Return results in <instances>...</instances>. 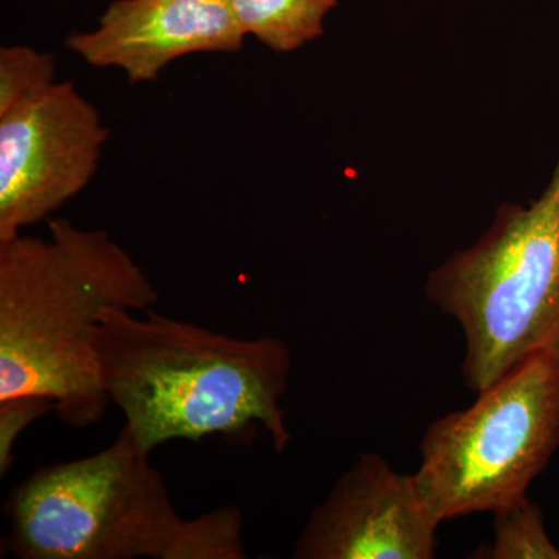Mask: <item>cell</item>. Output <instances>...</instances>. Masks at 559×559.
Segmentation results:
<instances>
[{
    "instance_id": "obj_1",
    "label": "cell",
    "mask_w": 559,
    "mask_h": 559,
    "mask_svg": "<svg viewBox=\"0 0 559 559\" xmlns=\"http://www.w3.org/2000/svg\"><path fill=\"white\" fill-rule=\"evenodd\" d=\"M160 299L138 261L105 230L49 219V238L0 242V401L49 400L86 429L105 417L95 336L109 308L143 312Z\"/></svg>"
},
{
    "instance_id": "obj_2",
    "label": "cell",
    "mask_w": 559,
    "mask_h": 559,
    "mask_svg": "<svg viewBox=\"0 0 559 559\" xmlns=\"http://www.w3.org/2000/svg\"><path fill=\"white\" fill-rule=\"evenodd\" d=\"M103 390L146 451L173 440L263 429L282 454L290 432L282 399L293 353L278 337L227 336L168 318L109 308L95 336Z\"/></svg>"
},
{
    "instance_id": "obj_3",
    "label": "cell",
    "mask_w": 559,
    "mask_h": 559,
    "mask_svg": "<svg viewBox=\"0 0 559 559\" xmlns=\"http://www.w3.org/2000/svg\"><path fill=\"white\" fill-rule=\"evenodd\" d=\"M127 428L105 450L36 469L10 492L7 554L17 559H245V516L224 506L180 516Z\"/></svg>"
},
{
    "instance_id": "obj_4",
    "label": "cell",
    "mask_w": 559,
    "mask_h": 559,
    "mask_svg": "<svg viewBox=\"0 0 559 559\" xmlns=\"http://www.w3.org/2000/svg\"><path fill=\"white\" fill-rule=\"evenodd\" d=\"M425 293L462 329L474 393L536 353L559 352V156L543 193L502 202L479 240L430 272Z\"/></svg>"
},
{
    "instance_id": "obj_5",
    "label": "cell",
    "mask_w": 559,
    "mask_h": 559,
    "mask_svg": "<svg viewBox=\"0 0 559 559\" xmlns=\"http://www.w3.org/2000/svg\"><path fill=\"white\" fill-rule=\"evenodd\" d=\"M429 426L415 485L437 522L527 498L559 448V352H539Z\"/></svg>"
},
{
    "instance_id": "obj_6",
    "label": "cell",
    "mask_w": 559,
    "mask_h": 559,
    "mask_svg": "<svg viewBox=\"0 0 559 559\" xmlns=\"http://www.w3.org/2000/svg\"><path fill=\"white\" fill-rule=\"evenodd\" d=\"M108 139L97 108L69 81L0 117V242L86 189Z\"/></svg>"
},
{
    "instance_id": "obj_7",
    "label": "cell",
    "mask_w": 559,
    "mask_h": 559,
    "mask_svg": "<svg viewBox=\"0 0 559 559\" xmlns=\"http://www.w3.org/2000/svg\"><path fill=\"white\" fill-rule=\"evenodd\" d=\"M440 522L419 498L414 476L374 452L359 455L312 511L297 559H430Z\"/></svg>"
},
{
    "instance_id": "obj_8",
    "label": "cell",
    "mask_w": 559,
    "mask_h": 559,
    "mask_svg": "<svg viewBox=\"0 0 559 559\" xmlns=\"http://www.w3.org/2000/svg\"><path fill=\"white\" fill-rule=\"evenodd\" d=\"M245 39L230 0H114L95 31L72 33L66 47L92 68L120 69L142 84L179 58L240 51Z\"/></svg>"
},
{
    "instance_id": "obj_9",
    "label": "cell",
    "mask_w": 559,
    "mask_h": 559,
    "mask_svg": "<svg viewBox=\"0 0 559 559\" xmlns=\"http://www.w3.org/2000/svg\"><path fill=\"white\" fill-rule=\"evenodd\" d=\"M246 36L275 53H293L323 35L337 0H230Z\"/></svg>"
},
{
    "instance_id": "obj_10",
    "label": "cell",
    "mask_w": 559,
    "mask_h": 559,
    "mask_svg": "<svg viewBox=\"0 0 559 559\" xmlns=\"http://www.w3.org/2000/svg\"><path fill=\"white\" fill-rule=\"evenodd\" d=\"M492 559H559V549L551 543L539 507L528 498L495 511Z\"/></svg>"
},
{
    "instance_id": "obj_11",
    "label": "cell",
    "mask_w": 559,
    "mask_h": 559,
    "mask_svg": "<svg viewBox=\"0 0 559 559\" xmlns=\"http://www.w3.org/2000/svg\"><path fill=\"white\" fill-rule=\"evenodd\" d=\"M57 58L27 46L0 49V117L38 100L57 84Z\"/></svg>"
},
{
    "instance_id": "obj_12",
    "label": "cell",
    "mask_w": 559,
    "mask_h": 559,
    "mask_svg": "<svg viewBox=\"0 0 559 559\" xmlns=\"http://www.w3.org/2000/svg\"><path fill=\"white\" fill-rule=\"evenodd\" d=\"M53 411V404L49 400L35 399V396H22L0 401V469L2 474L10 469L13 457V444L22 430L46 414Z\"/></svg>"
}]
</instances>
